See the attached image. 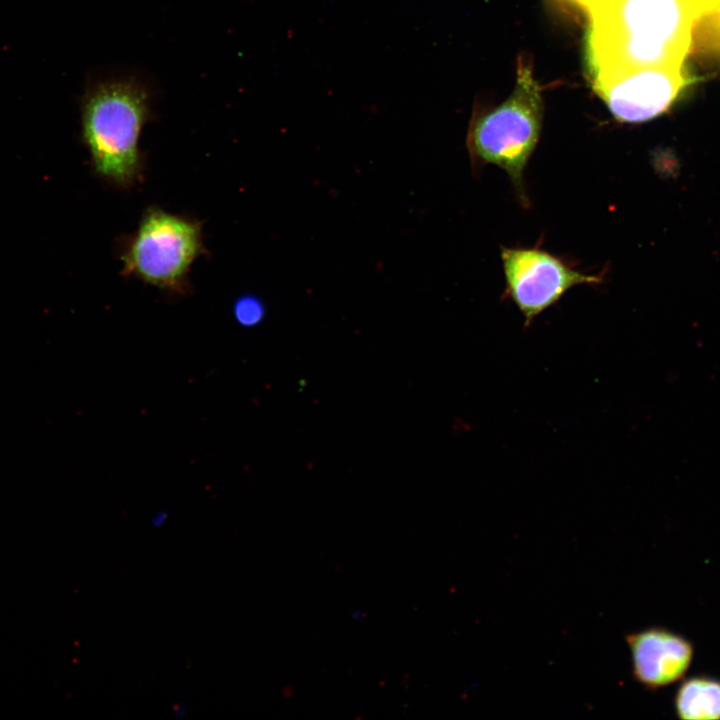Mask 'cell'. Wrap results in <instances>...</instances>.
I'll use <instances>...</instances> for the list:
<instances>
[{"label": "cell", "mask_w": 720, "mask_h": 720, "mask_svg": "<svg viewBox=\"0 0 720 720\" xmlns=\"http://www.w3.org/2000/svg\"><path fill=\"white\" fill-rule=\"evenodd\" d=\"M584 24L593 91L638 72L681 69L693 31L720 0H561Z\"/></svg>", "instance_id": "6da1fadb"}, {"label": "cell", "mask_w": 720, "mask_h": 720, "mask_svg": "<svg viewBox=\"0 0 720 720\" xmlns=\"http://www.w3.org/2000/svg\"><path fill=\"white\" fill-rule=\"evenodd\" d=\"M151 118V94L135 78L88 87L81 101L82 138L96 174L105 182L129 189L142 180L139 139Z\"/></svg>", "instance_id": "7a4b0ae2"}, {"label": "cell", "mask_w": 720, "mask_h": 720, "mask_svg": "<svg viewBox=\"0 0 720 720\" xmlns=\"http://www.w3.org/2000/svg\"><path fill=\"white\" fill-rule=\"evenodd\" d=\"M543 99L531 65L520 58L516 82L509 97L496 108L475 111L466 146L474 167L494 164L510 177L526 201L523 172L542 129Z\"/></svg>", "instance_id": "3957f363"}, {"label": "cell", "mask_w": 720, "mask_h": 720, "mask_svg": "<svg viewBox=\"0 0 720 720\" xmlns=\"http://www.w3.org/2000/svg\"><path fill=\"white\" fill-rule=\"evenodd\" d=\"M205 254L199 220L152 206L144 211L136 230L122 240L121 272L168 293L185 295L191 267Z\"/></svg>", "instance_id": "277c9868"}, {"label": "cell", "mask_w": 720, "mask_h": 720, "mask_svg": "<svg viewBox=\"0 0 720 720\" xmlns=\"http://www.w3.org/2000/svg\"><path fill=\"white\" fill-rule=\"evenodd\" d=\"M501 259L506 293L522 312L526 326L573 286L602 281L600 275L581 273L538 248H502Z\"/></svg>", "instance_id": "5b68a950"}, {"label": "cell", "mask_w": 720, "mask_h": 720, "mask_svg": "<svg viewBox=\"0 0 720 720\" xmlns=\"http://www.w3.org/2000/svg\"><path fill=\"white\" fill-rule=\"evenodd\" d=\"M685 83L682 68L647 70L611 84L597 96L616 120L640 123L665 112Z\"/></svg>", "instance_id": "8992f818"}, {"label": "cell", "mask_w": 720, "mask_h": 720, "mask_svg": "<svg viewBox=\"0 0 720 720\" xmlns=\"http://www.w3.org/2000/svg\"><path fill=\"white\" fill-rule=\"evenodd\" d=\"M625 640L631 654L632 676L649 690L682 679L694 655L688 639L663 627L630 633Z\"/></svg>", "instance_id": "52a82bcc"}, {"label": "cell", "mask_w": 720, "mask_h": 720, "mask_svg": "<svg viewBox=\"0 0 720 720\" xmlns=\"http://www.w3.org/2000/svg\"><path fill=\"white\" fill-rule=\"evenodd\" d=\"M674 709L682 720H719L720 680L706 675L684 680L675 693Z\"/></svg>", "instance_id": "ba28073f"}, {"label": "cell", "mask_w": 720, "mask_h": 720, "mask_svg": "<svg viewBox=\"0 0 720 720\" xmlns=\"http://www.w3.org/2000/svg\"><path fill=\"white\" fill-rule=\"evenodd\" d=\"M233 315L241 326L253 327L263 320L265 308L259 298L253 295H243L234 302Z\"/></svg>", "instance_id": "9c48e42d"}, {"label": "cell", "mask_w": 720, "mask_h": 720, "mask_svg": "<svg viewBox=\"0 0 720 720\" xmlns=\"http://www.w3.org/2000/svg\"><path fill=\"white\" fill-rule=\"evenodd\" d=\"M166 519H167L166 514H164L162 512L158 513L157 515H155L153 517L152 524L154 525V527H161L165 523Z\"/></svg>", "instance_id": "30bf717a"}, {"label": "cell", "mask_w": 720, "mask_h": 720, "mask_svg": "<svg viewBox=\"0 0 720 720\" xmlns=\"http://www.w3.org/2000/svg\"><path fill=\"white\" fill-rule=\"evenodd\" d=\"M176 715L183 716L185 714V709L183 707H176L175 709Z\"/></svg>", "instance_id": "8fae6325"}]
</instances>
